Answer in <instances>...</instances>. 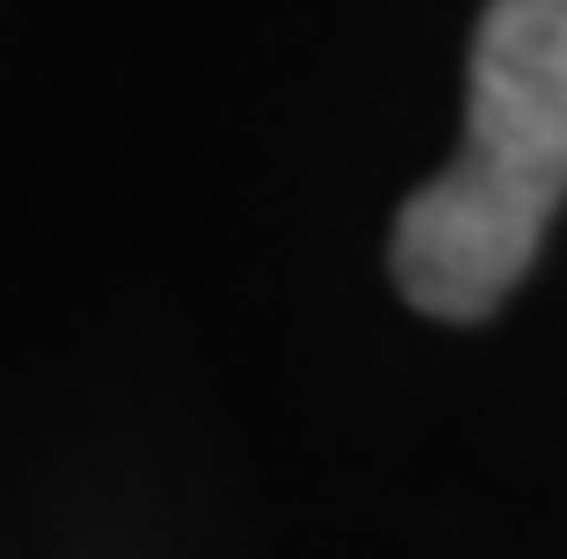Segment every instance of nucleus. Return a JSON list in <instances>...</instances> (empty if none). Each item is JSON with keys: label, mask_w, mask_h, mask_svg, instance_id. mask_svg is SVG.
<instances>
[{"label": "nucleus", "mask_w": 567, "mask_h": 559, "mask_svg": "<svg viewBox=\"0 0 567 559\" xmlns=\"http://www.w3.org/2000/svg\"><path fill=\"white\" fill-rule=\"evenodd\" d=\"M567 197V0H487L466 146L401 204L393 277L436 320L495 313Z\"/></svg>", "instance_id": "f257e3e1"}]
</instances>
